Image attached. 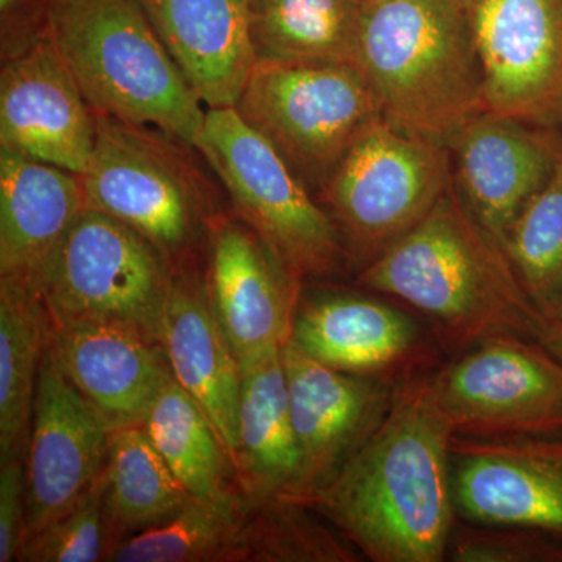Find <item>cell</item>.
Here are the masks:
<instances>
[{
  "mask_svg": "<svg viewBox=\"0 0 562 562\" xmlns=\"http://www.w3.org/2000/svg\"><path fill=\"white\" fill-rule=\"evenodd\" d=\"M431 372L405 376L368 442L308 503L368 560H446L454 528L453 430Z\"/></svg>",
  "mask_w": 562,
  "mask_h": 562,
  "instance_id": "obj_1",
  "label": "cell"
},
{
  "mask_svg": "<svg viewBox=\"0 0 562 562\" xmlns=\"http://www.w3.org/2000/svg\"><path fill=\"white\" fill-rule=\"evenodd\" d=\"M357 283L412 306L460 351L494 336L541 335V312L453 181L412 232L358 272Z\"/></svg>",
  "mask_w": 562,
  "mask_h": 562,
  "instance_id": "obj_2",
  "label": "cell"
},
{
  "mask_svg": "<svg viewBox=\"0 0 562 562\" xmlns=\"http://www.w3.org/2000/svg\"><path fill=\"white\" fill-rule=\"evenodd\" d=\"M351 65L384 120L446 146L487 110L471 10L462 0H364Z\"/></svg>",
  "mask_w": 562,
  "mask_h": 562,
  "instance_id": "obj_3",
  "label": "cell"
},
{
  "mask_svg": "<svg viewBox=\"0 0 562 562\" xmlns=\"http://www.w3.org/2000/svg\"><path fill=\"white\" fill-rule=\"evenodd\" d=\"M49 40L95 116L195 150L206 111L136 0H52Z\"/></svg>",
  "mask_w": 562,
  "mask_h": 562,
  "instance_id": "obj_4",
  "label": "cell"
},
{
  "mask_svg": "<svg viewBox=\"0 0 562 562\" xmlns=\"http://www.w3.org/2000/svg\"><path fill=\"white\" fill-rule=\"evenodd\" d=\"M95 117L94 151L81 176L88 209L140 233L173 271L187 268L221 214L209 180L187 154L192 147L157 128Z\"/></svg>",
  "mask_w": 562,
  "mask_h": 562,
  "instance_id": "obj_5",
  "label": "cell"
},
{
  "mask_svg": "<svg viewBox=\"0 0 562 562\" xmlns=\"http://www.w3.org/2000/svg\"><path fill=\"white\" fill-rule=\"evenodd\" d=\"M172 280L171 262L149 239L87 206L32 288L52 327L127 325L161 344Z\"/></svg>",
  "mask_w": 562,
  "mask_h": 562,
  "instance_id": "obj_6",
  "label": "cell"
},
{
  "mask_svg": "<svg viewBox=\"0 0 562 562\" xmlns=\"http://www.w3.org/2000/svg\"><path fill=\"white\" fill-rule=\"evenodd\" d=\"M195 150L227 191L236 217L295 279L333 276L347 262L330 214L235 106L206 110Z\"/></svg>",
  "mask_w": 562,
  "mask_h": 562,
  "instance_id": "obj_7",
  "label": "cell"
},
{
  "mask_svg": "<svg viewBox=\"0 0 562 562\" xmlns=\"http://www.w3.org/2000/svg\"><path fill=\"white\" fill-rule=\"evenodd\" d=\"M452 181L446 144L383 117L353 144L317 201L335 222L347 262L360 272L412 232Z\"/></svg>",
  "mask_w": 562,
  "mask_h": 562,
  "instance_id": "obj_8",
  "label": "cell"
},
{
  "mask_svg": "<svg viewBox=\"0 0 562 562\" xmlns=\"http://www.w3.org/2000/svg\"><path fill=\"white\" fill-rule=\"evenodd\" d=\"M235 109L316 198L353 144L384 117L353 65L257 61Z\"/></svg>",
  "mask_w": 562,
  "mask_h": 562,
  "instance_id": "obj_9",
  "label": "cell"
},
{
  "mask_svg": "<svg viewBox=\"0 0 562 562\" xmlns=\"http://www.w3.org/2000/svg\"><path fill=\"white\" fill-rule=\"evenodd\" d=\"M454 436L519 438L562 432V361L541 342L494 336L431 372Z\"/></svg>",
  "mask_w": 562,
  "mask_h": 562,
  "instance_id": "obj_10",
  "label": "cell"
},
{
  "mask_svg": "<svg viewBox=\"0 0 562 562\" xmlns=\"http://www.w3.org/2000/svg\"><path fill=\"white\" fill-rule=\"evenodd\" d=\"M301 473L288 498L313 501L380 427L397 383L328 368L290 341L281 349Z\"/></svg>",
  "mask_w": 562,
  "mask_h": 562,
  "instance_id": "obj_11",
  "label": "cell"
},
{
  "mask_svg": "<svg viewBox=\"0 0 562 562\" xmlns=\"http://www.w3.org/2000/svg\"><path fill=\"white\" fill-rule=\"evenodd\" d=\"M487 110L528 124L562 111V0H473Z\"/></svg>",
  "mask_w": 562,
  "mask_h": 562,
  "instance_id": "obj_12",
  "label": "cell"
},
{
  "mask_svg": "<svg viewBox=\"0 0 562 562\" xmlns=\"http://www.w3.org/2000/svg\"><path fill=\"white\" fill-rule=\"evenodd\" d=\"M457 513L562 539V432L519 438H452Z\"/></svg>",
  "mask_w": 562,
  "mask_h": 562,
  "instance_id": "obj_13",
  "label": "cell"
},
{
  "mask_svg": "<svg viewBox=\"0 0 562 562\" xmlns=\"http://www.w3.org/2000/svg\"><path fill=\"white\" fill-rule=\"evenodd\" d=\"M110 435L109 425L61 371L47 344L25 454L27 536L68 513L102 479Z\"/></svg>",
  "mask_w": 562,
  "mask_h": 562,
  "instance_id": "obj_14",
  "label": "cell"
},
{
  "mask_svg": "<svg viewBox=\"0 0 562 562\" xmlns=\"http://www.w3.org/2000/svg\"><path fill=\"white\" fill-rule=\"evenodd\" d=\"M205 286L238 360L291 341L302 281L238 217L210 225Z\"/></svg>",
  "mask_w": 562,
  "mask_h": 562,
  "instance_id": "obj_15",
  "label": "cell"
},
{
  "mask_svg": "<svg viewBox=\"0 0 562 562\" xmlns=\"http://www.w3.org/2000/svg\"><path fill=\"white\" fill-rule=\"evenodd\" d=\"M465 209L498 244L550 180L562 150L532 124L482 111L447 143Z\"/></svg>",
  "mask_w": 562,
  "mask_h": 562,
  "instance_id": "obj_16",
  "label": "cell"
},
{
  "mask_svg": "<svg viewBox=\"0 0 562 562\" xmlns=\"http://www.w3.org/2000/svg\"><path fill=\"white\" fill-rule=\"evenodd\" d=\"M291 341L313 360L351 375L398 383L432 369V346L409 314L355 292L299 301Z\"/></svg>",
  "mask_w": 562,
  "mask_h": 562,
  "instance_id": "obj_17",
  "label": "cell"
},
{
  "mask_svg": "<svg viewBox=\"0 0 562 562\" xmlns=\"http://www.w3.org/2000/svg\"><path fill=\"white\" fill-rule=\"evenodd\" d=\"M98 117L49 38L0 72V147L83 176Z\"/></svg>",
  "mask_w": 562,
  "mask_h": 562,
  "instance_id": "obj_18",
  "label": "cell"
},
{
  "mask_svg": "<svg viewBox=\"0 0 562 562\" xmlns=\"http://www.w3.org/2000/svg\"><path fill=\"white\" fill-rule=\"evenodd\" d=\"M49 350L111 431L144 425L172 376L165 347L127 325H50Z\"/></svg>",
  "mask_w": 562,
  "mask_h": 562,
  "instance_id": "obj_19",
  "label": "cell"
},
{
  "mask_svg": "<svg viewBox=\"0 0 562 562\" xmlns=\"http://www.w3.org/2000/svg\"><path fill=\"white\" fill-rule=\"evenodd\" d=\"M203 105L235 106L257 57L247 0H136Z\"/></svg>",
  "mask_w": 562,
  "mask_h": 562,
  "instance_id": "obj_20",
  "label": "cell"
},
{
  "mask_svg": "<svg viewBox=\"0 0 562 562\" xmlns=\"http://www.w3.org/2000/svg\"><path fill=\"white\" fill-rule=\"evenodd\" d=\"M161 344L173 379L209 416L235 468L241 362L222 331L205 281L188 266L173 271Z\"/></svg>",
  "mask_w": 562,
  "mask_h": 562,
  "instance_id": "obj_21",
  "label": "cell"
},
{
  "mask_svg": "<svg viewBox=\"0 0 562 562\" xmlns=\"http://www.w3.org/2000/svg\"><path fill=\"white\" fill-rule=\"evenodd\" d=\"M85 209L79 173L0 147V277L33 286Z\"/></svg>",
  "mask_w": 562,
  "mask_h": 562,
  "instance_id": "obj_22",
  "label": "cell"
},
{
  "mask_svg": "<svg viewBox=\"0 0 562 562\" xmlns=\"http://www.w3.org/2000/svg\"><path fill=\"white\" fill-rule=\"evenodd\" d=\"M241 362L236 484L249 508L290 497L301 473L281 349Z\"/></svg>",
  "mask_w": 562,
  "mask_h": 562,
  "instance_id": "obj_23",
  "label": "cell"
},
{
  "mask_svg": "<svg viewBox=\"0 0 562 562\" xmlns=\"http://www.w3.org/2000/svg\"><path fill=\"white\" fill-rule=\"evenodd\" d=\"M194 501L143 425L111 431L103 472L110 552L124 539L168 522Z\"/></svg>",
  "mask_w": 562,
  "mask_h": 562,
  "instance_id": "obj_24",
  "label": "cell"
},
{
  "mask_svg": "<svg viewBox=\"0 0 562 562\" xmlns=\"http://www.w3.org/2000/svg\"><path fill=\"white\" fill-rule=\"evenodd\" d=\"M50 321L38 292L0 277V461L24 458Z\"/></svg>",
  "mask_w": 562,
  "mask_h": 562,
  "instance_id": "obj_25",
  "label": "cell"
},
{
  "mask_svg": "<svg viewBox=\"0 0 562 562\" xmlns=\"http://www.w3.org/2000/svg\"><path fill=\"white\" fill-rule=\"evenodd\" d=\"M257 61L351 65L364 0H247Z\"/></svg>",
  "mask_w": 562,
  "mask_h": 562,
  "instance_id": "obj_26",
  "label": "cell"
},
{
  "mask_svg": "<svg viewBox=\"0 0 562 562\" xmlns=\"http://www.w3.org/2000/svg\"><path fill=\"white\" fill-rule=\"evenodd\" d=\"M143 427L177 479L199 501L239 491L216 428L173 375L155 398Z\"/></svg>",
  "mask_w": 562,
  "mask_h": 562,
  "instance_id": "obj_27",
  "label": "cell"
},
{
  "mask_svg": "<svg viewBox=\"0 0 562 562\" xmlns=\"http://www.w3.org/2000/svg\"><path fill=\"white\" fill-rule=\"evenodd\" d=\"M308 503L271 498L249 508L225 562H357V547Z\"/></svg>",
  "mask_w": 562,
  "mask_h": 562,
  "instance_id": "obj_28",
  "label": "cell"
},
{
  "mask_svg": "<svg viewBox=\"0 0 562 562\" xmlns=\"http://www.w3.org/2000/svg\"><path fill=\"white\" fill-rule=\"evenodd\" d=\"M249 512L241 492L195 498L168 522L131 536L111 550L113 562H225Z\"/></svg>",
  "mask_w": 562,
  "mask_h": 562,
  "instance_id": "obj_29",
  "label": "cell"
},
{
  "mask_svg": "<svg viewBox=\"0 0 562 562\" xmlns=\"http://www.w3.org/2000/svg\"><path fill=\"white\" fill-rule=\"evenodd\" d=\"M539 312L562 295V155L557 168L502 244Z\"/></svg>",
  "mask_w": 562,
  "mask_h": 562,
  "instance_id": "obj_30",
  "label": "cell"
},
{
  "mask_svg": "<svg viewBox=\"0 0 562 562\" xmlns=\"http://www.w3.org/2000/svg\"><path fill=\"white\" fill-rule=\"evenodd\" d=\"M109 552L102 475L68 513L25 538L18 561L98 562L105 561Z\"/></svg>",
  "mask_w": 562,
  "mask_h": 562,
  "instance_id": "obj_31",
  "label": "cell"
},
{
  "mask_svg": "<svg viewBox=\"0 0 562 562\" xmlns=\"http://www.w3.org/2000/svg\"><path fill=\"white\" fill-rule=\"evenodd\" d=\"M447 554L458 562H562V539L505 525L454 527Z\"/></svg>",
  "mask_w": 562,
  "mask_h": 562,
  "instance_id": "obj_32",
  "label": "cell"
},
{
  "mask_svg": "<svg viewBox=\"0 0 562 562\" xmlns=\"http://www.w3.org/2000/svg\"><path fill=\"white\" fill-rule=\"evenodd\" d=\"M27 536L24 458L0 461V562L18 561Z\"/></svg>",
  "mask_w": 562,
  "mask_h": 562,
  "instance_id": "obj_33",
  "label": "cell"
},
{
  "mask_svg": "<svg viewBox=\"0 0 562 562\" xmlns=\"http://www.w3.org/2000/svg\"><path fill=\"white\" fill-rule=\"evenodd\" d=\"M52 0H0L2 63L49 38Z\"/></svg>",
  "mask_w": 562,
  "mask_h": 562,
  "instance_id": "obj_34",
  "label": "cell"
},
{
  "mask_svg": "<svg viewBox=\"0 0 562 562\" xmlns=\"http://www.w3.org/2000/svg\"><path fill=\"white\" fill-rule=\"evenodd\" d=\"M542 327L538 342L562 361V295L541 310Z\"/></svg>",
  "mask_w": 562,
  "mask_h": 562,
  "instance_id": "obj_35",
  "label": "cell"
},
{
  "mask_svg": "<svg viewBox=\"0 0 562 562\" xmlns=\"http://www.w3.org/2000/svg\"><path fill=\"white\" fill-rule=\"evenodd\" d=\"M462 2L468 3V5L471 7V3L473 2V0H462Z\"/></svg>",
  "mask_w": 562,
  "mask_h": 562,
  "instance_id": "obj_36",
  "label": "cell"
}]
</instances>
